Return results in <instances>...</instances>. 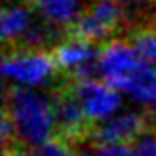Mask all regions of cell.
<instances>
[{
  "instance_id": "6da1fadb",
  "label": "cell",
  "mask_w": 156,
  "mask_h": 156,
  "mask_svg": "<svg viewBox=\"0 0 156 156\" xmlns=\"http://www.w3.org/2000/svg\"><path fill=\"white\" fill-rule=\"evenodd\" d=\"M4 107L10 111L23 147H36L55 133V111L51 95L46 97L30 86H8Z\"/></svg>"
},
{
  "instance_id": "7a4b0ae2",
  "label": "cell",
  "mask_w": 156,
  "mask_h": 156,
  "mask_svg": "<svg viewBox=\"0 0 156 156\" xmlns=\"http://www.w3.org/2000/svg\"><path fill=\"white\" fill-rule=\"evenodd\" d=\"M51 101L55 111V133L71 139L76 145L90 143L95 122L88 118L71 78L59 76L55 80V86L51 90Z\"/></svg>"
},
{
  "instance_id": "3957f363",
  "label": "cell",
  "mask_w": 156,
  "mask_h": 156,
  "mask_svg": "<svg viewBox=\"0 0 156 156\" xmlns=\"http://www.w3.org/2000/svg\"><path fill=\"white\" fill-rule=\"evenodd\" d=\"M2 73L21 86H42L59 78L53 53L46 48H4Z\"/></svg>"
},
{
  "instance_id": "277c9868",
  "label": "cell",
  "mask_w": 156,
  "mask_h": 156,
  "mask_svg": "<svg viewBox=\"0 0 156 156\" xmlns=\"http://www.w3.org/2000/svg\"><path fill=\"white\" fill-rule=\"evenodd\" d=\"M143 65V59L128 38H112L101 46L99 51V74L105 82L124 91L129 78Z\"/></svg>"
},
{
  "instance_id": "5b68a950",
  "label": "cell",
  "mask_w": 156,
  "mask_h": 156,
  "mask_svg": "<svg viewBox=\"0 0 156 156\" xmlns=\"http://www.w3.org/2000/svg\"><path fill=\"white\" fill-rule=\"evenodd\" d=\"M156 124L152 111L135 112L128 111L118 116H111L95 124L90 143L93 145H133L149 128Z\"/></svg>"
},
{
  "instance_id": "8992f818",
  "label": "cell",
  "mask_w": 156,
  "mask_h": 156,
  "mask_svg": "<svg viewBox=\"0 0 156 156\" xmlns=\"http://www.w3.org/2000/svg\"><path fill=\"white\" fill-rule=\"evenodd\" d=\"M73 86L88 118L95 124L111 118L122 105V90L111 86L103 78L73 80Z\"/></svg>"
},
{
  "instance_id": "52a82bcc",
  "label": "cell",
  "mask_w": 156,
  "mask_h": 156,
  "mask_svg": "<svg viewBox=\"0 0 156 156\" xmlns=\"http://www.w3.org/2000/svg\"><path fill=\"white\" fill-rule=\"evenodd\" d=\"M33 8L29 4H15V6H4L2 17H0V36H2L4 48H15L33 27Z\"/></svg>"
},
{
  "instance_id": "ba28073f",
  "label": "cell",
  "mask_w": 156,
  "mask_h": 156,
  "mask_svg": "<svg viewBox=\"0 0 156 156\" xmlns=\"http://www.w3.org/2000/svg\"><path fill=\"white\" fill-rule=\"evenodd\" d=\"M34 10L38 12L40 17L50 21L51 25L59 29L63 27V34H65V29L80 17L84 8L80 0H36Z\"/></svg>"
},
{
  "instance_id": "9c48e42d",
  "label": "cell",
  "mask_w": 156,
  "mask_h": 156,
  "mask_svg": "<svg viewBox=\"0 0 156 156\" xmlns=\"http://www.w3.org/2000/svg\"><path fill=\"white\" fill-rule=\"evenodd\" d=\"M126 38L135 48L143 63L156 65V15H145L137 25L129 29Z\"/></svg>"
},
{
  "instance_id": "30bf717a",
  "label": "cell",
  "mask_w": 156,
  "mask_h": 156,
  "mask_svg": "<svg viewBox=\"0 0 156 156\" xmlns=\"http://www.w3.org/2000/svg\"><path fill=\"white\" fill-rule=\"evenodd\" d=\"M124 93L131 95L139 103L156 107V65L143 63L129 78Z\"/></svg>"
},
{
  "instance_id": "8fae6325",
  "label": "cell",
  "mask_w": 156,
  "mask_h": 156,
  "mask_svg": "<svg viewBox=\"0 0 156 156\" xmlns=\"http://www.w3.org/2000/svg\"><path fill=\"white\" fill-rule=\"evenodd\" d=\"M38 156H78L76 152V143L67 139L59 133H53L40 145L33 147Z\"/></svg>"
},
{
  "instance_id": "7c38bea8",
  "label": "cell",
  "mask_w": 156,
  "mask_h": 156,
  "mask_svg": "<svg viewBox=\"0 0 156 156\" xmlns=\"http://www.w3.org/2000/svg\"><path fill=\"white\" fill-rule=\"evenodd\" d=\"M135 156H156V124L131 145Z\"/></svg>"
},
{
  "instance_id": "4fadbf2b",
  "label": "cell",
  "mask_w": 156,
  "mask_h": 156,
  "mask_svg": "<svg viewBox=\"0 0 156 156\" xmlns=\"http://www.w3.org/2000/svg\"><path fill=\"white\" fill-rule=\"evenodd\" d=\"M91 156H135L131 145H93Z\"/></svg>"
},
{
  "instance_id": "5bb4252c",
  "label": "cell",
  "mask_w": 156,
  "mask_h": 156,
  "mask_svg": "<svg viewBox=\"0 0 156 156\" xmlns=\"http://www.w3.org/2000/svg\"><path fill=\"white\" fill-rule=\"evenodd\" d=\"M122 4L126 8V12H139L149 4L154 6V0H122Z\"/></svg>"
},
{
  "instance_id": "9a60e30c",
  "label": "cell",
  "mask_w": 156,
  "mask_h": 156,
  "mask_svg": "<svg viewBox=\"0 0 156 156\" xmlns=\"http://www.w3.org/2000/svg\"><path fill=\"white\" fill-rule=\"evenodd\" d=\"M17 156H38V154H36V151L33 149V147H25V149H21L17 152Z\"/></svg>"
},
{
  "instance_id": "2e32d148",
  "label": "cell",
  "mask_w": 156,
  "mask_h": 156,
  "mask_svg": "<svg viewBox=\"0 0 156 156\" xmlns=\"http://www.w3.org/2000/svg\"><path fill=\"white\" fill-rule=\"evenodd\" d=\"M17 149H2V156H17Z\"/></svg>"
},
{
  "instance_id": "e0dca14e",
  "label": "cell",
  "mask_w": 156,
  "mask_h": 156,
  "mask_svg": "<svg viewBox=\"0 0 156 156\" xmlns=\"http://www.w3.org/2000/svg\"><path fill=\"white\" fill-rule=\"evenodd\" d=\"M19 2H23V4H29V6H34V4H36V0H19Z\"/></svg>"
},
{
  "instance_id": "ac0fdd59",
  "label": "cell",
  "mask_w": 156,
  "mask_h": 156,
  "mask_svg": "<svg viewBox=\"0 0 156 156\" xmlns=\"http://www.w3.org/2000/svg\"><path fill=\"white\" fill-rule=\"evenodd\" d=\"M154 8H156V0H154Z\"/></svg>"
}]
</instances>
